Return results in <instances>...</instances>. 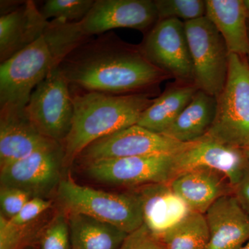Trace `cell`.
Masks as SVG:
<instances>
[{
	"label": "cell",
	"instance_id": "obj_31",
	"mask_svg": "<svg viewBox=\"0 0 249 249\" xmlns=\"http://www.w3.org/2000/svg\"><path fill=\"white\" fill-rule=\"evenodd\" d=\"M234 195L243 209L249 214V162L238 182L234 186Z\"/></svg>",
	"mask_w": 249,
	"mask_h": 249
},
{
	"label": "cell",
	"instance_id": "obj_19",
	"mask_svg": "<svg viewBox=\"0 0 249 249\" xmlns=\"http://www.w3.org/2000/svg\"><path fill=\"white\" fill-rule=\"evenodd\" d=\"M206 16L222 35L229 53L249 54V12L243 0H206Z\"/></svg>",
	"mask_w": 249,
	"mask_h": 249
},
{
	"label": "cell",
	"instance_id": "obj_25",
	"mask_svg": "<svg viewBox=\"0 0 249 249\" xmlns=\"http://www.w3.org/2000/svg\"><path fill=\"white\" fill-rule=\"evenodd\" d=\"M159 21L177 19L183 22L206 16V1L202 0H155Z\"/></svg>",
	"mask_w": 249,
	"mask_h": 249
},
{
	"label": "cell",
	"instance_id": "obj_14",
	"mask_svg": "<svg viewBox=\"0 0 249 249\" xmlns=\"http://www.w3.org/2000/svg\"><path fill=\"white\" fill-rule=\"evenodd\" d=\"M24 108L0 107V168L58 142L37 130Z\"/></svg>",
	"mask_w": 249,
	"mask_h": 249
},
{
	"label": "cell",
	"instance_id": "obj_3",
	"mask_svg": "<svg viewBox=\"0 0 249 249\" xmlns=\"http://www.w3.org/2000/svg\"><path fill=\"white\" fill-rule=\"evenodd\" d=\"M74 108L71 130L62 145L65 164L98 139L137 124L155 101L149 94L112 95L70 86Z\"/></svg>",
	"mask_w": 249,
	"mask_h": 249
},
{
	"label": "cell",
	"instance_id": "obj_12",
	"mask_svg": "<svg viewBox=\"0 0 249 249\" xmlns=\"http://www.w3.org/2000/svg\"><path fill=\"white\" fill-rule=\"evenodd\" d=\"M158 21L152 0H95L79 23L85 35L92 37L116 28H129L146 34Z\"/></svg>",
	"mask_w": 249,
	"mask_h": 249
},
{
	"label": "cell",
	"instance_id": "obj_10",
	"mask_svg": "<svg viewBox=\"0 0 249 249\" xmlns=\"http://www.w3.org/2000/svg\"><path fill=\"white\" fill-rule=\"evenodd\" d=\"M65 165L63 147L57 142L0 168L1 186L14 187L32 197L47 199L57 191Z\"/></svg>",
	"mask_w": 249,
	"mask_h": 249
},
{
	"label": "cell",
	"instance_id": "obj_35",
	"mask_svg": "<svg viewBox=\"0 0 249 249\" xmlns=\"http://www.w3.org/2000/svg\"><path fill=\"white\" fill-rule=\"evenodd\" d=\"M244 1H245L246 7H247V11H248L249 14V0H245Z\"/></svg>",
	"mask_w": 249,
	"mask_h": 249
},
{
	"label": "cell",
	"instance_id": "obj_21",
	"mask_svg": "<svg viewBox=\"0 0 249 249\" xmlns=\"http://www.w3.org/2000/svg\"><path fill=\"white\" fill-rule=\"evenodd\" d=\"M198 90L193 83H170L142 113L137 124L156 133L163 134L189 104Z\"/></svg>",
	"mask_w": 249,
	"mask_h": 249
},
{
	"label": "cell",
	"instance_id": "obj_33",
	"mask_svg": "<svg viewBox=\"0 0 249 249\" xmlns=\"http://www.w3.org/2000/svg\"><path fill=\"white\" fill-rule=\"evenodd\" d=\"M20 249H38L37 247H36L35 244H29V245H27L24 246V247H22Z\"/></svg>",
	"mask_w": 249,
	"mask_h": 249
},
{
	"label": "cell",
	"instance_id": "obj_38",
	"mask_svg": "<svg viewBox=\"0 0 249 249\" xmlns=\"http://www.w3.org/2000/svg\"><path fill=\"white\" fill-rule=\"evenodd\" d=\"M247 60H248V62H249V54L248 55H247Z\"/></svg>",
	"mask_w": 249,
	"mask_h": 249
},
{
	"label": "cell",
	"instance_id": "obj_8",
	"mask_svg": "<svg viewBox=\"0 0 249 249\" xmlns=\"http://www.w3.org/2000/svg\"><path fill=\"white\" fill-rule=\"evenodd\" d=\"M82 165L90 179L129 190L155 183H170L177 175L175 155L169 154L97 160Z\"/></svg>",
	"mask_w": 249,
	"mask_h": 249
},
{
	"label": "cell",
	"instance_id": "obj_2",
	"mask_svg": "<svg viewBox=\"0 0 249 249\" xmlns=\"http://www.w3.org/2000/svg\"><path fill=\"white\" fill-rule=\"evenodd\" d=\"M89 38L79 22L51 20L43 35L0 65V107L24 109L37 85Z\"/></svg>",
	"mask_w": 249,
	"mask_h": 249
},
{
	"label": "cell",
	"instance_id": "obj_28",
	"mask_svg": "<svg viewBox=\"0 0 249 249\" xmlns=\"http://www.w3.org/2000/svg\"><path fill=\"white\" fill-rule=\"evenodd\" d=\"M31 198L29 193L19 188L0 187V215L7 219H13Z\"/></svg>",
	"mask_w": 249,
	"mask_h": 249
},
{
	"label": "cell",
	"instance_id": "obj_1",
	"mask_svg": "<svg viewBox=\"0 0 249 249\" xmlns=\"http://www.w3.org/2000/svg\"><path fill=\"white\" fill-rule=\"evenodd\" d=\"M70 86L112 95L157 96L169 79L142 53L112 31L91 37L73 49L58 67Z\"/></svg>",
	"mask_w": 249,
	"mask_h": 249
},
{
	"label": "cell",
	"instance_id": "obj_34",
	"mask_svg": "<svg viewBox=\"0 0 249 249\" xmlns=\"http://www.w3.org/2000/svg\"><path fill=\"white\" fill-rule=\"evenodd\" d=\"M240 249H249V240L245 244V245L243 246V247H241Z\"/></svg>",
	"mask_w": 249,
	"mask_h": 249
},
{
	"label": "cell",
	"instance_id": "obj_15",
	"mask_svg": "<svg viewBox=\"0 0 249 249\" xmlns=\"http://www.w3.org/2000/svg\"><path fill=\"white\" fill-rule=\"evenodd\" d=\"M209 249H240L249 240V214L235 195L222 196L205 213Z\"/></svg>",
	"mask_w": 249,
	"mask_h": 249
},
{
	"label": "cell",
	"instance_id": "obj_16",
	"mask_svg": "<svg viewBox=\"0 0 249 249\" xmlns=\"http://www.w3.org/2000/svg\"><path fill=\"white\" fill-rule=\"evenodd\" d=\"M170 186L190 211L204 214L218 199L234 194L229 178L209 168H194L178 174Z\"/></svg>",
	"mask_w": 249,
	"mask_h": 249
},
{
	"label": "cell",
	"instance_id": "obj_13",
	"mask_svg": "<svg viewBox=\"0 0 249 249\" xmlns=\"http://www.w3.org/2000/svg\"><path fill=\"white\" fill-rule=\"evenodd\" d=\"M175 161L176 176L194 168H209L224 174L234 188L249 160L245 149L231 146L206 135L188 142L175 154Z\"/></svg>",
	"mask_w": 249,
	"mask_h": 249
},
{
	"label": "cell",
	"instance_id": "obj_27",
	"mask_svg": "<svg viewBox=\"0 0 249 249\" xmlns=\"http://www.w3.org/2000/svg\"><path fill=\"white\" fill-rule=\"evenodd\" d=\"M34 243L27 227H19L0 215V249H20Z\"/></svg>",
	"mask_w": 249,
	"mask_h": 249
},
{
	"label": "cell",
	"instance_id": "obj_18",
	"mask_svg": "<svg viewBox=\"0 0 249 249\" xmlns=\"http://www.w3.org/2000/svg\"><path fill=\"white\" fill-rule=\"evenodd\" d=\"M133 190L142 201L143 224L158 237L191 212L170 183H155Z\"/></svg>",
	"mask_w": 249,
	"mask_h": 249
},
{
	"label": "cell",
	"instance_id": "obj_37",
	"mask_svg": "<svg viewBox=\"0 0 249 249\" xmlns=\"http://www.w3.org/2000/svg\"><path fill=\"white\" fill-rule=\"evenodd\" d=\"M248 30H249V18H248Z\"/></svg>",
	"mask_w": 249,
	"mask_h": 249
},
{
	"label": "cell",
	"instance_id": "obj_30",
	"mask_svg": "<svg viewBox=\"0 0 249 249\" xmlns=\"http://www.w3.org/2000/svg\"><path fill=\"white\" fill-rule=\"evenodd\" d=\"M52 204L53 201L51 199L42 197L31 198L19 213L9 220L19 227H27L33 221L50 209Z\"/></svg>",
	"mask_w": 249,
	"mask_h": 249
},
{
	"label": "cell",
	"instance_id": "obj_29",
	"mask_svg": "<svg viewBox=\"0 0 249 249\" xmlns=\"http://www.w3.org/2000/svg\"><path fill=\"white\" fill-rule=\"evenodd\" d=\"M119 249H166L160 237L142 224L129 233Z\"/></svg>",
	"mask_w": 249,
	"mask_h": 249
},
{
	"label": "cell",
	"instance_id": "obj_36",
	"mask_svg": "<svg viewBox=\"0 0 249 249\" xmlns=\"http://www.w3.org/2000/svg\"><path fill=\"white\" fill-rule=\"evenodd\" d=\"M245 151L246 155H247V157H248L249 160V145L248 147H247L246 148H245Z\"/></svg>",
	"mask_w": 249,
	"mask_h": 249
},
{
	"label": "cell",
	"instance_id": "obj_20",
	"mask_svg": "<svg viewBox=\"0 0 249 249\" xmlns=\"http://www.w3.org/2000/svg\"><path fill=\"white\" fill-rule=\"evenodd\" d=\"M217 98L199 89L173 124L163 134L188 143L207 135L215 119Z\"/></svg>",
	"mask_w": 249,
	"mask_h": 249
},
{
	"label": "cell",
	"instance_id": "obj_32",
	"mask_svg": "<svg viewBox=\"0 0 249 249\" xmlns=\"http://www.w3.org/2000/svg\"><path fill=\"white\" fill-rule=\"evenodd\" d=\"M24 1H16V0H12V1H8V0H1L0 1V16L2 15L9 14L11 11H14L15 9L19 7L21 4H23Z\"/></svg>",
	"mask_w": 249,
	"mask_h": 249
},
{
	"label": "cell",
	"instance_id": "obj_11",
	"mask_svg": "<svg viewBox=\"0 0 249 249\" xmlns=\"http://www.w3.org/2000/svg\"><path fill=\"white\" fill-rule=\"evenodd\" d=\"M186 144L134 124L91 142L80 152L76 160L80 164H85L124 157L157 154L175 155Z\"/></svg>",
	"mask_w": 249,
	"mask_h": 249
},
{
	"label": "cell",
	"instance_id": "obj_23",
	"mask_svg": "<svg viewBox=\"0 0 249 249\" xmlns=\"http://www.w3.org/2000/svg\"><path fill=\"white\" fill-rule=\"evenodd\" d=\"M160 237L166 249H209V227L199 213L191 211Z\"/></svg>",
	"mask_w": 249,
	"mask_h": 249
},
{
	"label": "cell",
	"instance_id": "obj_7",
	"mask_svg": "<svg viewBox=\"0 0 249 249\" xmlns=\"http://www.w3.org/2000/svg\"><path fill=\"white\" fill-rule=\"evenodd\" d=\"M24 111L41 134L64 142L71 130L74 108L70 83L58 67L37 85Z\"/></svg>",
	"mask_w": 249,
	"mask_h": 249
},
{
	"label": "cell",
	"instance_id": "obj_24",
	"mask_svg": "<svg viewBox=\"0 0 249 249\" xmlns=\"http://www.w3.org/2000/svg\"><path fill=\"white\" fill-rule=\"evenodd\" d=\"M94 0H47L40 9L46 19H60L64 22H80L92 7Z\"/></svg>",
	"mask_w": 249,
	"mask_h": 249
},
{
	"label": "cell",
	"instance_id": "obj_9",
	"mask_svg": "<svg viewBox=\"0 0 249 249\" xmlns=\"http://www.w3.org/2000/svg\"><path fill=\"white\" fill-rule=\"evenodd\" d=\"M139 46L147 60L170 78L195 84L185 22L177 19L158 21Z\"/></svg>",
	"mask_w": 249,
	"mask_h": 249
},
{
	"label": "cell",
	"instance_id": "obj_6",
	"mask_svg": "<svg viewBox=\"0 0 249 249\" xmlns=\"http://www.w3.org/2000/svg\"><path fill=\"white\" fill-rule=\"evenodd\" d=\"M198 89L217 98L227 83L229 53L225 41L209 18L185 22Z\"/></svg>",
	"mask_w": 249,
	"mask_h": 249
},
{
	"label": "cell",
	"instance_id": "obj_4",
	"mask_svg": "<svg viewBox=\"0 0 249 249\" xmlns=\"http://www.w3.org/2000/svg\"><path fill=\"white\" fill-rule=\"evenodd\" d=\"M56 192L67 214H87L128 234L143 224L142 201L133 189L125 193H107L81 186L68 176L62 178Z\"/></svg>",
	"mask_w": 249,
	"mask_h": 249
},
{
	"label": "cell",
	"instance_id": "obj_22",
	"mask_svg": "<svg viewBox=\"0 0 249 249\" xmlns=\"http://www.w3.org/2000/svg\"><path fill=\"white\" fill-rule=\"evenodd\" d=\"M72 249H119L128 233L107 222L80 213H68Z\"/></svg>",
	"mask_w": 249,
	"mask_h": 249
},
{
	"label": "cell",
	"instance_id": "obj_17",
	"mask_svg": "<svg viewBox=\"0 0 249 249\" xmlns=\"http://www.w3.org/2000/svg\"><path fill=\"white\" fill-rule=\"evenodd\" d=\"M50 21L32 0L0 16V62L9 60L43 35Z\"/></svg>",
	"mask_w": 249,
	"mask_h": 249
},
{
	"label": "cell",
	"instance_id": "obj_5",
	"mask_svg": "<svg viewBox=\"0 0 249 249\" xmlns=\"http://www.w3.org/2000/svg\"><path fill=\"white\" fill-rule=\"evenodd\" d=\"M215 119L207 135L231 146L249 145V64L247 57L229 55L227 83L217 97Z\"/></svg>",
	"mask_w": 249,
	"mask_h": 249
},
{
	"label": "cell",
	"instance_id": "obj_26",
	"mask_svg": "<svg viewBox=\"0 0 249 249\" xmlns=\"http://www.w3.org/2000/svg\"><path fill=\"white\" fill-rule=\"evenodd\" d=\"M34 244L38 249H72L66 213L57 214L37 234Z\"/></svg>",
	"mask_w": 249,
	"mask_h": 249
}]
</instances>
